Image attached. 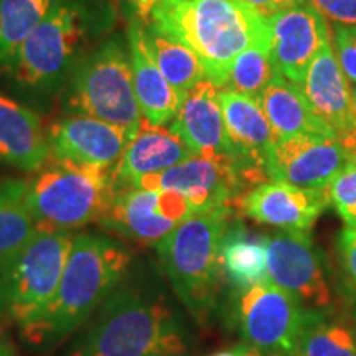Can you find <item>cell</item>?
<instances>
[{"instance_id":"obj_1","label":"cell","mask_w":356,"mask_h":356,"mask_svg":"<svg viewBox=\"0 0 356 356\" xmlns=\"http://www.w3.org/2000/svg\"><path fill=\"white\" fill-rule=\"evenodd\" d=\"M132 254L122 243L95 233L74 234L55 296L20 333L33 350H50L83 327L121 286Z\"/></svg>"},{"instance_id":"obj_2","label":"cell","mask_w":356,"mask_h":356,"mask_svg":"<svg viewBox=\"0 0 356 356\" xmlns=\"http://www.w3.org/2000/svg\"><path fill=\"white\" fill-rule=\"evenodd\" d=\"M186 348L184 327L162 296L122 286L88 320L65 356H185Z\"/></svg>"},{"instance_id":"obj_3","label":"cell","mask_w":356,"mask_h":356,"mask_svg":"<svg viewBox=\"0 0 356 356\" xmlns=\"http://www.w3.org/2000/svg\"><path fill=\"white\" fill-rule=\"evenodd\" d=\"M191 48L218 89L228 84L234 60L270 38L267 20L238 0H159L149 20Z\"/></svg>"},{"instance_id":"obj_4","label":"cell","mask_w":356,"mask_h":356,"mask_svg":"<svg viewBox=\"0 0 356 356\" xmlns=\"http://www.w3.org/2000/svg\"><path fill=\"white\" fill-rule=\"evenodd\" d=\"M229 204L190 215L157 243L160 264L177 297L195 318H207L215 305L222 239L231 226Z\"/></svg>"},{"instance_id":"obj_5","label":"cell","mask_w":356,"mask_h":356,"mask_svg":"<svg viewBox=\"0 0 356 356\" xmlns=\"http://www.w3.org/2000/svg\"><path fill=\"white\" fill-rule=\"evenodd\" d=\"M118 193L114 167L48 159L32 180L25 181V204L38 231H71L101 221Z\"/></svg>"},{"instance_id":"obj_6","label":"cell","mask_w":356,"mask_h":356,"mask_svg":"<svg viewBox=\"0 0 356 356\" xmlns=\"http://www.w3.org/2000/svg\"><path fill=\"white\" fill-rule=\"evenodd\" d=\"M66 109L114 124L136 137L144 122L136 89L129 43L113 37L83 56L73 70Z\"/></svg>"},{"instance_id":"obj_7","label":"cell","mask_w":356,"mask_h":356,"mask_svg":"<svg viewBox=\"0 0 356 356\" xmlns=\"http://www.w3.org/2000/svg\"><path fill=\"white\" fill-rule=\"evenodd\" d=\"M92 29L86 0H55L40 25L6 66L12 81L26 91H47L73 70Z\"/></svg>"},{"instance_id":"obj_8","label":"cell","mask_w":356,"mask_h":356,"mask_svg":"<svg viewBox=\"0 0 356 356\" xmlns=\"http://www.w3.org/2000/svg\"><path fill=\"white\" fill-rule=\"evenodd\" d=\"M71 231H38L0 256V320L29 323L55 296L73 246Z\"/></svg>"},{"instance_id":"obj_9","label":"cell","mask_w":356,"mask_h":356,"mask_svg":"<svg viewBox=\"0 0 356 356\" xmlns=\"http://www.w3.org/2000/svg\"><path fill=\"white\" fill-rule=\"evenodd\" d=\"M307 317L300 302L269 279L248 289L239 302L241 333L257 351L296 353Z\"/></svg>"},{"instance_id":"obj_10","label":"cell","mask_w":356,"mask_h":356,"mask_svg":"<svg viewBox=\"0 0 356 356\" xmlns=\"http://www.w3.org/2000/svg\"><path fill=\"white\" fill-rule=\"evenodd\" d=\"M190 215L188 200L178 191L126 188L115 193L99 222L124 238L157 244Z\"/></svg>"},{"instance_id":"obj_11","label":"cell","mask_w":356,"mask_h":356,"mask_svg":"<svg viewBox=\"0 0 356 356\" xmlns=\"http://www.w3.org/2000/svg\"><path fill=\"white\" fill-rule=\"evenodd\" d=\"M267 279L292 293L300 304L323 309L330 304V289L323 261L309 233L280 231L266 238Z\"/></svg>"},{"instance_id":"obj_12","label":"cell","mask_w":356,"mask_h":356,"mask_svg":"<svg viewBox=\"0 0 356 356\" xmlns=\"http://www.w3.org/2000/svg\"><path fill=\"white\" fill-rule=\"evenodd\" d=\"M348 162L350 154L335 137L300 134L277 139L266 173L270 180L302 188H327Z\"/></svg>"},{"instance_id":"obj_13","label":"cell","mask_w":356,"mask_h":356,"mask_svg":"<svg viewBox=\"0 0 356 356\" xmlns=\"http://www.w3.org/2000/svg\"><path fill=\"white\" fill-rule=\"evenodd\" d=\"M244 178L234 163L193 155L162 173L140 178L134 188L173 190L188 200L193 213L229 204Z\"/></svg>"},{"instance_id":"obj_14","label":"cell","mask_w":356,"mask_h":356,"mask_svg":"<svg viewBox=\"0 0 356 356\" xmlns=\"http://www.w3.org/2000/svg\"><path fill=\"white\" fill-rule=\"evenodd\" d=\"M270 55L277 73L300 84L307 70L325 43L330 42L327 19L310 2L267 20Z\"/></svg>"},{"instance_id":"obj_15","label":"cell","mask_w":356,"mask_h":356,"mask_svg":"<svg viewBox=\"0 0 356 356\" xmlns=\"http://www.w3.org/2000/svg\"><path fill=\"white\" fill-rule=\"evenodd\" d=\"M170 129L198 157L234 163L241 170L226 132L220 89L208 78L181 96L180 109Z\"/></svg>"},{"instance_id":"obj_16","label":"cell","mask_w":356,"mask_h":356,"mask_svg":"<svg viewBox=\"0 0 356 356\" xmlns=\"http://www.w3.org/2000/svg\"><path fill=\"white\" fill-rule=\"evenodd\" d=\"M220 102L228 139L246 181L262 184L266 162L277 137L257 97L229 88L220 89Z\"/></svg>"},{"instance_id":"obj_17","label":"cell","mask_w":356,"mask_h":356,"mask_svg":"<svg viewBox=\"0 0 356 356\" xmlns=\"http://www.w3.org/2000/svg\"><path fill=\"white\" fill-rule=\"evenodd\" d=\"M328 204V186L302 188L274 180L262 181L239 198V208L251 220L304 233H309Z\"/></svg>"},{"instance_id":"obj_18","label":"cell","mask_w":356,"mask_h":356,"mask_svg":"<svg viewBox=\"0 0 356 356\" xmlns=\"http://www.w3.org/2000/svg\"><path fill=\"white\" fill-rule=\"evenodd\" d=\"M51 155L76 163L114 167L132 137L122 127L83 114L56 121L48 131Z\"/></svg>"},{"instance_id":"obj_19","label":"cell","mask_w":356,"mask_h":356,"mask_svg":"<svg viewBox=\"0 0 356 356\" xmlns=\"http://www.w3.org/2000/svg\"><path fill=\"white\" fill-rule=\"evenodd\" d=\"M299 86L315 115L343 145L351 134V84L338 65L332 42L323 44Z\"/></svg>"},{"instance_id":"obj_20","label":"cell","mask_w":356,"mask_h":356,"mask_svg":"<svg viewBox=\"0 0 356 356\" xmlns=\"http://www.w3.org/2000/svg\"><path fill=\"white\" fill-rule=\"evenodd\" d=\"M193 155L170 127L150 126L144 121L114 165L115 190L134 188L140 178L165 172Z\"/></svg>"},{"instance_id":"obj_21","label":"cell","mask_w":356,"mask_h":356,"mask_svg":"<svg viewBox=\"0 0 356 356\" xmlns=\"http://www.w3.org/2000/svg\"><path fill=\"white\" fill-rule=\"evenodd\" d=\"M131 53L134 89L142 118L150 126H167L173 121L181 104V96L167 81L155 63L147 43L144 22L132 19L127 32Z\"/></svg>"},{"instance_id":"obj_22","label":"cell","mask_w":356,"mask_h":356,"mask_svg":"<svg viewBox=\"0 0 356 356\" xmlns=\"http://www.w3.org/2000/svg\"><path fill=\"white\" fill-rule=\"evenodd\" d=\"M50 157L48 132L38 114L0 92V163L38 172Z\"/></svg>"},{"instance_id":"obj_23","label":"cell","mask_w":356,"mask_h":356,"mask_svg":"<svg viewBox=\"0 0 356 356\" xmlns=\"http://www.w3.org/2000/svg\"><path fill=\"white\" fill-rule=\"evenodd\" d=\"M257 99L277 139L300 136V134L335 137V134L312 111L299 84L289 81L282 74H275V78L267 84Z\"/></svg>"},{"instance_id":"obj_24","label":"cell","mask_w":356,"mask_h":356,"mask_svg":"<svg viewBox=\"0 0 356 356\" xmlns=\"http://www.w3.org/2000/svg\"><path fill=\"white\" fill-rule=\"evenodd\" d=\"M147 43L159 70L180 96L207 79L203 63L197 53L180 40L163 32L152 22H144Z\"/></svg>"},{"instance_id":"obj_25","label":"cell","mask_w":356,"mask_h":356,"mask_svg":"<svg viewBox=\"0 0 356 356\" xmlns=\"http://www.w3.org/2000/svg\"><path fill=\"white\" fill-rule=\"evenodd\" d=\"M222 274L238 289H251L267 280L266 238L249 234L241 225H231L221 246Z\"/></svg>"},{"instance_id":"obj_26","label":"cell","mask_w":356,"mask_h":356,"mask_svg":"<svg viewBox=\"0 0 356 356\" xmlns=\"http://www.w3.org/2000/svg\"><path fill=\"white\" fill-rule=\"evenodd\" d=\"M55 0H0V68L44 19Z\"/></svg>"},{"instance_id":"obj_27","label":"cell","mask_w":356,"mask_h":356,"mask_svg":"<svg viewBox=\"0 0 356 356\" xmlns=\"http://www.w3.org/2000/svg\"><path fill=\"white\" fill-rule=\"evenodd\" d=\"M37 222L25 204V181L0 180V256L33 238Z\"/></svg>"},{"instance_id":"obj_28","label":"cell","mask_w":356,"mask_h":356,"mask_svg":"<svg viewBox=\"0 0 356 356\" xmlns=\"http://www.w3.org/2000/svg\"><path fill=\"white\" fill-rule=\"evenodd\" d=\"M275 74L277 68L270 55V38L259 40L236 58L225 88L246 96L259 97Z\"/></svg>"},{"instance_id":"obj_29","label":"cell","mask_w":356,"mask_h":356,"mask_svg":"<svg viewBox=\"0 0 356 356\" xmlns=\"http://www.w3.org/2000/svg\"><path fill=\"white\" fill-rule=\"evenodd\" d=\"M299 356H356V337L338 323H325L315 314H309L302 332Z\"/></svg>"},{"instance_id":"obj_30","label":"cell","mask_w":356,"mask_h":356,"mask_svg":"<svg viewBox=\"0 0 356 356\" xmlns=\"http://www.w3.org/2000/svg\"><path fill=\"white\" fill-rule=\"evenodd\" d=\"M333 50L345 76L356 86V25H335Z\"/></svg>"},{"instance_id":"obj_31","label":"cell","mask_w":356,"mask_h":356,"mask_svg":"<svg viewBox=\"0 0 356 356\" xmlns=\"http://www.w3.org/2000/svg\"><path fill=\"white\" fill-rule=\"evenodd\" d=\"M330 203L338 215L356 207V162H348L328 185Z\"/></svg>"},{"instance_id":"obj_32","label":"cell","mask_w":356,"mask_h":356,"mask_svg":"<svg viewBox=\"0 0 356 356\" xmlns=\"http://www.w3.org/2000/svg\"><path fill=\"white\" fill-rule=\"evenodd\" d=\"M338 264L346 292L356 299V226H346L340 233Z\"/></svg>"},{"instance_id":"obj_33","label":"cell","mask_w":356,"mask_h":356,"mask_svg":"<svg viewBox=\"0 0 356 356\" xmlns=\"http://www.w3.org/2000/svg\"><path fill=\"white\" fill-rule=\"evenodd\" d=\"M325 19L337 25H356V0H309Z\"/></svg>"},{"instance_id":"obj_34","label":"cell","mask_w":356,"mask_h":356,"mask_svg":"<svg viewBox=\"0 0 356 356\" xmlns=\"http://www.w3.org/2000/svg\"><path fill=\"white\" fill-rule=\"evenodd\" d=\"M238 2L248 7L249 10L257 13V15H261L262 19L269 20L279 15V13L309 2V0H238Z\"/></svg>"},{"instance_id":"obj_35","label":"cell","mask_w":356,"mask_h":356,"mask_svg":"<svg viewBox=\"0 0 356 356\" xmlns=\"http://www.w3.org/2000/svg\"><path fill=\"white\" fill-rule=\"evenodd\" d=\"M343 147L350 154L351 162H356V86H351V134Z\"/></svg>"},{"instance_id":"obj_36","label":"cell","mask_w":356,"mask_h":356,"mask_svg":"<svg viewBox=\"0 0 356 356\" xmlns=\"http://www.w3.org/2000/svg\"><path fill=\"white\" fill-rule=\"evenodd\" d=\"M159 0H127L129 7L134 12V19L147 22L149 20L150 13H152L154 7L157 6Z\"/></svg>"},{"instance_id":"obj_37","label":"cell","mask_w":356,"mask_h":356,"mask_svg":"<svg viewBox=\"0 0 356 356\" xmlns=\"http://www.w3.org/2000/svg\"><path fill=\"white\" fill-rule=\"evenodd\" d=\"M249 348H244V346H239V348L229 350V351H220V353L213 355V356H246Z\"/></svg>"},{"instance_id":"obj_38","label":"cell","mask_w":356,"mask_h":356,"mask_svg":"<svg viewBox=\"0 0 356 356\" xmlns=\"http://www.w3.org/2000/svg\"><path fill=\"white\" fill-rule=\"evenodd\" d=\"M246 356H261V353L256 348H251V350H248Z\"/></svg>"},{"instance_id":"obj_39","label":"cell","mask_w":356,"mask_h":356,"mask_svg":"<svg viewBox=\"0 0 356 356\" xmlns=\"http://www.w3.org/2000/svg\"><path fill=\"white\" fill-rule=\"evenodd\" d=\"M0 356H8L7 355V348H6V346H3L2 341H0Z\"/></svg>"}]
</instances>
